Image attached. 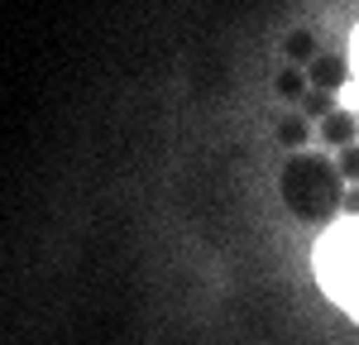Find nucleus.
<instances>
[{"mask_svg":"<svg viewBox=\"0 0 359 345\" xmlns=\"http://www.w3.org/2000/svg\"><path fill=\"white\" fill-rule=\"evenodd\" d=\"M355 101H359V29H355Z\"/></svg>","mask_w":359,"mask_h":345,"instance_id":"f03ea898","label":"nucleus"},{"mask_svg":"<svg viewBox=\"0 0 359 345\" xmlns=\"http://www.w3.org/2000/svg\"><path fill=\"white\" fill-rule=\"evenodd\" d=\"M316 278L350 316H359V216L340 221V226L321 240L316 250Z\"/></svg>","mask_w":359,"mask_h":345,"instance_id":"f257e3e1","label":"nucleus"}]
</instances>
